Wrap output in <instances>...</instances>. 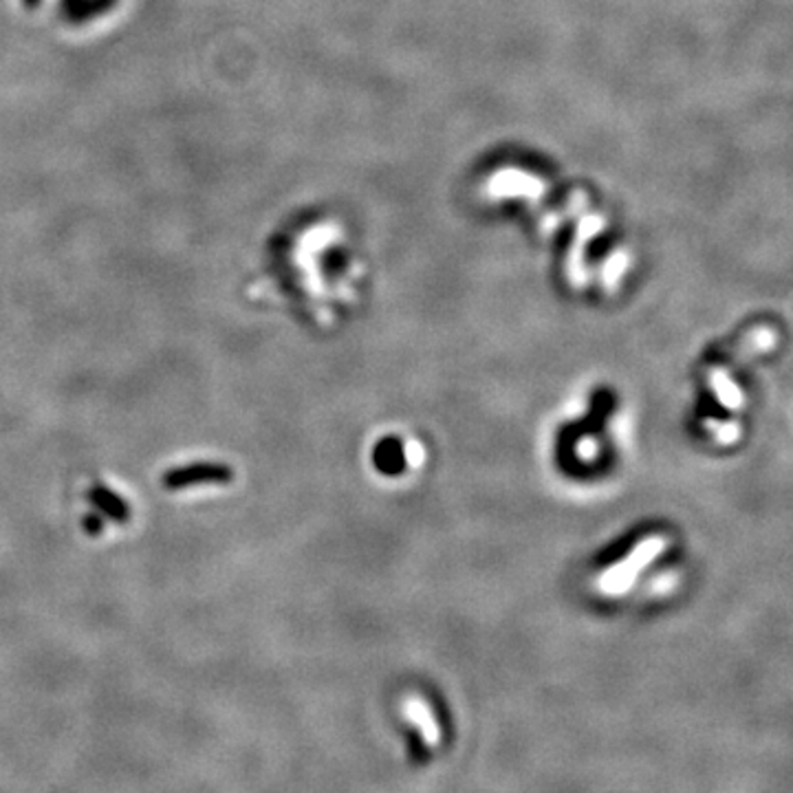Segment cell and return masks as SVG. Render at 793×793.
I'll return each mask as SVG.
<instances>
[{
  "label": "cell",
  "mask_w": 793,
  "mask_h": 793,
  "mask_svg": "<svg viewBox=\"0 0 793 793\" xmlns=\"http://www.w3.org/2000/svg\"><path fill=\"white\" fill-rule=\"evenodd\" d=\"M16 3L56 30L80 34L106 25L122 12L126 0H16Z\"/></svg>",
  "instance_id": "obj_1"
}]
</instances>
